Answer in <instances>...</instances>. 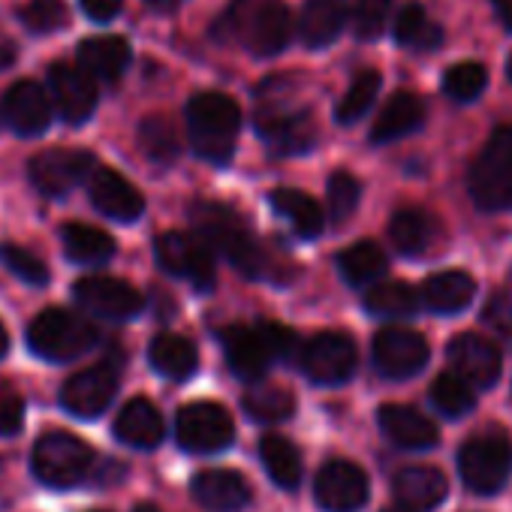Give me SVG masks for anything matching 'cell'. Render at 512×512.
<instances>
[{
	"instance_id": "1",
	"label": "cell",
	"mask_w": 512,
	"mask_h": 512,
	"mask_svg": "<svg viewBox=\"0 0 512 512\" xmlns=\"http://www.w3.org/2000/svg\"><path fill=\"white\" fill-rule=\"evenodd\" d=\"M211 34L220 43L238 40L247 52L269 58L287 49L293 19L284 0H232Z\"/></svg>"
},
{
	"instance_id": "2",
	"label": "cell",
	"mask_w": 512,
	"mask_h": 512,
	"mask_svg": "<svg viewBox=\"0 0 512 512\" xmlns=\"http://www.w3.org/2000/svg\"><path fill=\"white\" fill-rule=\"evenodd\" d=\"M190 220H193L196 238L208 250L220 253L232 269H238L247 278L263 275V269H266L263 247L232 208H226L220 202L199 199L190 205Z\"/></svg>"
},
{
	"instance_id": "3",
	"label": "cell",
	"mask_w": 512,
	"mask_h": 512,
	"mask_svg": "<svg viewBox=\"0 0 512 512\" xmlns=\"http://www.w3.org/2000/svg\"><path fill=\"white\" fill-rule=\"evenodd\" d=\"M241 130V109L232 97L205 91L187 103V133L193 151L208 163H226Z\"/></svg>"
},
{
	"instance_id": "4",
	"label": "cell",
	"mask_w": 512,
	"mask_h": 512,
	"mask_svg": "<svg viewBox=\"0 0 512 512\" xmlns=\"http://www.w3.org/2000/svg\"><path fill=\"white\" fill-rule=\"evenodd\" d=\"M94 344V323L67 308H49L37 314L34 323L28 326V347L46 362H73L85 356Z\"/></svg>"
},
{
	"instance_id": "5",
	"label": "cell",
	"mask_w": 512,
	"mask_h": 512,
	"mask_svg": "<svg viewBox=\"0 0 512 512\" xmlns=\"http://www.w3.org/2000/svg\"><path fill=\"white\" fill-rule=\"evenodd\" d=\"M470 196L482 211H512V127H497L479 151Z\"/></svg>"
},
{
	"instance_id": "6",
	"label": "cell",
	"mask_w": 512,
	"mask_h": 512,
	"mask_svg": "<svg viewBox=\"0 0 512 512\" xmlns=\"http://www.w3.org/2000/svg\"><path fill=\"white\" fill-rule=\"evenodd\" d=\"M94 467V449L67 431H52L37 440L31 452L34 476L49 488H73Z\"/></svg>"
},
{
	"instance_id": "7",
	"label": "cell",
	"mask_w": 512,
	"mask_h": 512,
	"mask_svg": "<svg viewBox=\"0 0 512 512\" xmlns=\"http://www.w3.org/2000/svg\"><path fill=\"white\" fill-rule=\"evenodd\" d=\"M458 473L476 494H497L512 476V443L506 437L479 434L458 452Z\"/></svg>"
},
{
	"instance_id": "8",
	"label": "cell",
	"mask_w": 512,
	"mask_h": 512,
	"mask_svg": "<svg viewBox=\"0 0 512 512\" xmlns=\"http://www.w3.org/2000/svg\"><path fill=\"white\" fill-rule=\"evenodd\" d=\"M154 256L163 272H169L172 278L187 281L190 287L208 293L214 290L217 272H214V256L211 250L187 232H163L154 241Z\"/></svg>"
},
{
	"instance_id": "9",
	"label": "cell",
	"mask_w": 512,
	"mask_h": 512,
	"mask_svg": "<svg viewBox=\"0 0 512 512\" xmlns=\"http://www.w3.org/2000/svg\"><path fill=\"white\" fill-rule=\"evenodd\" d=\"M175 437H178L181 449L208 455V452H220L232 443L235 425H232V416L220 404L196 401V404L181 407V413L175 419Z\"/></svg>"
},
{
	"instance_id": "10",
	"label": "cell",
	"mask_w": 512,
	"mask_h": 512,
	"mask_svg": "<svg viewBox=\"0 0 512 512\" xmlns=\"http://www.w3.org/2000/svg\"><path fill=\"white\" fill-rule=\"evenodd\" d=\"M94 172H97L94 154L79 151V148H49V151H40L37 157H31V163H28L31 184L46 196H67Z\"/></svg>"
},
{
	"instance_id": "11",
	"label": "cell",
	"mask_w": 512,
	"mask_h": 512,
	"mask_svg": "<svg viewBox=\"0 0 512 512\" xmlns=\"http://www.w3.org/2000/svg\"><path fill=\"white\" fill-rule=\"evenodd\" d=\"M359 365V353L350 335L341 332H320L302 350V371L311 383L338 386L353 377Z\"/></svg>"
},
{
	"instance_id": "12",
	"label": "cell",
	"mask_w": 512,
	"mask_h": 512,
	"mask_svg": "<svg viewBox=\"0 0 512 512\" xmlns=\"http://www.w3.org/2000/svg\"><path fill=\"white\" fill-rule=\"evenodd\" d=\"M115 392H118V368L112 362H100L94 368L73 374L61 386V404L76 419H97L106 413Z\"/></svg>"
},
{
	"instance_id": "13",
	"label": "cell",
	"mask_w": 512,
	"mask_h": 512,
	"mask_svg": "<svg viewBox=\"0 0 512 512\" xmlns=\"http://www.w3.org/2000/svg\"><path fill=\"white\" fill-rule=\"evenodd\" d=\"M371 485L359 464L335 458L317 473L314 497L326 512H359L368 503Z\"/></svg>"
},
{
	"instance_id": "14",
	"label": "cell",
	"mask_w": 512,
	"mask_h": 512,
	"mask_svg": "<svg viewBox=\"0 0 512 512\" xmlns=\"http://www.w3.org/2000/svg\"><path fill=\"white\" fill-rule=\"evenodd\" d=\"M73 296L88 314L103 320H133L142 311V296L136 293V287L106 275H91L76 281Z\"/></svg>"
},
{
	"instance_id": "15",
	"label": "cell",
	"mask_w": 512,
	"mask_h": 512,
	"mask_svg": "<svg viewBox=\"0 0 512 512\" xmlns=\"http://www.w3.org/2000/svg\"><path fill=\"white\" fill-rule=\"evenodd\" d=\"M374 365L389 380H410L428 362V344L410 329H383L374 338Z\"/></svg>"
},
{
	"instance_id": "16",
	"label": "cell",
	"mask_w": 512,
	"mask_h": 512,
	"mask_svg": "<svg viewBox=\"0 0 512 512\" xmlns=\"http://www.w3.org/2000/svg\"><path fill=\"white\" fill-rule=\"evenodd\" d=\"M49 94L58 115L67 124H85L97 109V85L94 79L73 64H52L49 70Z\"/></svg>"
},
{
	"instance_id": "17",
	"label": "cell",
	"mask_w": 512,
	"mask_h": 512,
	"mask_svg": "<svg viewBox=\"0 0 512 512\" xmlns=\"http://www.w3.org/2000/svg\"><path fill=\"white\" fill-rule=\"evenodd\" d=\"M256 133H260L275 157L305 154L317 142V130L308 112L293 109H263L256 115Z\"/></svg>"
},
{
	"instance_id": "18",
	"label": "cell",
	"mask_w": 512,
	"mask_h": 512,
	"mask_svg": "<svg viewBox=\"0 0 512 512\" xmlns=\"http://www.w3.org/2000/svg\"><path fill=\"white\" fill-rule=\"evenodd\" d=\"M449 362L461 380H467L473 389H491L500 380L503 359L500 350L479 338V335H458L449 344Z\"/></svg>"
},
{
	"instance_id": "19",
	"label": "cell",
	"mask_w": 512,
	"mask_h": 512,
	"mask_svg": "<svg viewBox=\"0 0 512 512\" xmlns=\"http://www.w3.org/2000/svg\"><path fill=\"white\" fill-rule=\"evenodd\" d=\"M52 106H55V103H52V97L46 94V88H43L40 82L22 79V82H16V85L7 91L4 118H7V124H10L19 136L31 139V136L46 133L49 121H52V112H55Z\"/></svg>"
},
{
	"instance_id": "20",
	"label": "cell",
	"mask_w": 512,
	"mask_h": 512,
	"mask_svg": "<svg viewBox=\"0 0 512 512\" xmlns=\"http://www.w3.org/2000/svg\"><path fill=\"white\" fill-rule=\"evenodd\" d=\"M88 193L94 208L118 223H133L145 211L142 193L115 169H97L88 181Z\"/></svg>"
},
{
	"instance_id": "21",
	"label": "cell",
	"mask_w": 512,
	"mask_h": 512,
	"mask_svg": "<svg viewBox=\"0 0 512 512\" xmlns=\"http://www.w3.org/2000/svg\"><path fill=\"white\" fill-rule=\"evenodd\" d=\"M380 431L401 449H413V452H422V449H434L437 440H440V431L437 425L419 413L416 407H404V404H386L380 407Z\"/></svg>"
},
{
	"instance_id": "22",
	"label": "cell",
	"mask_w": 512,
	"mask_h": 512,
	"mask_svg": "<svg viewBox=\"0 0 512 512\" xmlns=\"http://www.w3.org/2000/svg\"><path fill=\"white\" fill-rule=\"evenodd\" d=\"M220 344H223V353H226V362L232 368V374L244 383H260L272 365L260 335L256 329H247V326H226L220 332Z\"/></svg>"
},
{
	"instance_id": "23",
	"label": "cell",
	"mask_w": 512,
	"mask_h": 512,
	"mask_svg": "<svg viewBox=\"0 0 512 512\" xmlns=\"http://www.w3.org/2000/svg\"><path fill=\"white\" fill-rule=\"evenodd\" d=\"M193 497L208 512H238L250 503V485L235 470H202L193 479Z\"/></svg>"
},
{
	"instance_id": "24",
	"label": "cell",
	"mask_w": 512,
	"mask_h": 512,
	"mask_svg": "<svg viewBox=\"0 0 512 512\" xmlns=\"http://www.w3.org/2000/svg\"><path fill=\"white\" fill-rule=\"evenodd\" d=\"M166 434L160 410L148 398H133L121 407L115 419V437L133 449H154Z\"/></svg>"
},
{
	"instance_id": "25",
	"label": "cell",
	"mask_w": 512,
	"mask_h": 512,
	"mask_svg": "<svg viewBox=\"0 0 512 512\" xmlns=\"http://www.w3.org/2000/svg\"><path fill=\"white\" fill-rule=\"evenodd\" d=\"M79 67L91 76V79H103V82H115L127 73L130 67V43L124 37H88L79 43Z\"/></svg>"
},
{
	"instance_id": "26",
	"label": "cell",
	"mask_w": 512,
	"mask_h": 512,
	"mask_svg": "<svg viewBox=\"0 0 512 512\" xmlns=\"http://www.w3.org/2000/svg\"><path fill=\"white\" fill-rule=\"evenodd\" d=\"M395 497L404 512H431L446 500V476L434 467H407L395 476Z\"/></svg>"
},
{
	"instance_id": "27",
	"label": "cell",
	"mask_w": 512,
	"mask_h": 512,
	"mask_svg": "<svg viewBox=\"0 0 512 512\" xmlns=\"http://www.w3.org/2000/svg\"><path fill=\"white\" fill-rule=\"evenodd\" d=\"M422 308L440 314V317H449V314H458L464 311L473 296H476V284L467 272L461 269H449V272H440V275H431L422 290Z\"/></svg>"
},
{
	"instance_id": "28",
	"label": "cell",
	"mask_w": 512,
	"mask_h": 512,
	"mask_svg": "<svg viewBox=\"0 0 512 512\" xmlns=\"http://www.w3.org/2000/svg\"><path fill=\"white\" fill-rule=\"evenodd\" d=\"M347 4L344 0H308L302 19H299V37L308 49H326L338 40V34L347 25Z\"/></svg>"
},
{
	"instance_id": "29",
	"label": "cell",
	"mask_w": 512,
	"mask_h": 512,
	"mask_svg": "<svg viewBox=\"0 0 512 512\" xmlns=\"http://www.w3.org/2000/svg\"><path fill=\"white\" fill-rule=\"evenodd\" d=\"M422 121H425V103L416 94L398 91L386 103V109L377 115L374 130H371V142L374 145H386V142L404 139V136L416 133L422 127Z\"/></svg>"
},
{
	"instance_id": "30",
	"label": "cell",
	"mask_w": 512,
	"mask_h": 512,
	"mask_svg": "<svg viewBox=\"0 0 512 512\" xmlns=\"http://www.w3.org/2000/svg\"><path fill=\"white\" fill-rule=\"evenodd\" d=\"M64 250L79 266H103L115 256V238L88 223H67L61 229Z\"/></svg>"
},
{
	"instance_id": "31",
	"label": "cell",
	"mask_w": 512,
	"mask_h": 512,
	"mask_svg": "<svg viewBox=\"0 0 512 512\" xmlns=\"http://www.w3.org/2000/svg\"><path fill=\"white\" fill-rule=\"evenodd\" d=\"M148 359L151 368L166 380H187L196 374L199 365L196 347L181 335H157L148 347Z\"/></svg>"
},
{
	"instance_id": "32",
	"label": "cell",
	"mask_w": 512,
	"mask_h": 512,
	"mask_svg": "<svg viewBox=\"0 0 512 512\" xmlns=\"http://www.w3.org/2000/svg\"><path fill=\"white\" fill-rule=\"evenodd\" d=\"M272 208L296 229V235L302 238H317L323 232V208L317 205L314 196L302 193V190H290V187H278L269 196Z\"/></svg>"
},
{
	"instance_id": "33",
	"label": "cell",
	"mask_w": 512,
	"mask_h": 512,
	"mask_svg": "<svg viewBox=\"0 0 512 512\" xmlns=\"http://www.w3.org/2000/svg\"><path fill=\"white\" fill-rule=\"evenodd\" d=\"M338 272L350 287H371L386 275V253L374 241H356L338 256Z\"/></svg>"
},
{
	"instance_id": "34",
	"label": "cell",
	"mask_w": 512,
	"mask_h": 512,
	"mask_svg": "<svg viewBox=\"0 0 512 512\" xmlns=\"http://www.w3.org/2000/svg\"><path fill=\"white\" fill-rule=\"evenodd\" d=\"M241 407L244 413L253 419V422H284L296 413V398L290 389L284 386H275V383H256L253 389L244 392L241 398Z\"/></svg>"
},
{
	"instance_id": "35",
	"label": "cell",
	"mask_w": 512,
	"mask_h": 512,
	"mask_svg": "<svg viewBox=\"0 0 512 512\" xmlns=\"http://www.w3.org/2000/svg\"><path fill=\"white\" fill-rule=\"evenodd\" d=\"M365 308L383 320H407V317L419 314L422 296H419V290H413L404 281H389V284H377L365 296Z\"/></svg>"
},
{
	"instance_id": "36",
	"label": "cell",
	"mask_w": 512,
	"mask_h": 512,
	"mask_svg": "<svg viewBox=\"0 0 512 512\" xmlns=\"http://www.w3.org/2000/svg\"><path fill=\"white\" fill-rule=\"evenodd\" d=\"M260 461H263L266 473L272 476V482L278 488H287L290 491V488L299 485V479H302V455H299V449L287 437H281V434L263 437V443H260Z\"/></svg>"
},
{
	"instance_id": "37",
	"label": "cell",
	"mask_w": 512,
	"mask_h": 512,
	"mask_svg": "<svg viewBox=\"0 0 512 512\" xmlns=\"http://www.w3.org/2000/svg\"><path fill=\"white\" fill-rule=\"evenodd\" d=\"M434 229H437L434 226V217L428 211H422V208H401L389 220V238L407 256L422 253L431 244Z\"/></svg>"
},
{
	"instance_id": "38",
	"label": "cell",
	"mask_w": 512,
	"mask_h": 512,
	"mask_svg": "<svg viewBox=\"0 0 512 512\" xmlns=\"http://www.w3.org/2000/svg\"><path fill=\"white\" fill-rule=\"evenodd\" d=\"M395 40L404 49L434 52L443 43V28L428 19V13H425L422 4H407L398 13V19H395Z\"/></svg>"
},
{
	"instance_id": "39",
	"label": "cell",
	"mask_w": 512,
	"mask_h": 512,
	"mask_svg": "<svg viewBox=\"0 0 512 512\" xmlns=\"http://www.w3.org/2000/svg\"><path fill=\"white\" fill-rule=\"evenodd\" d=\"M431 404L437 407V413L458 419L467 416L476 407V392L467 380H461L458 374H440L431 386Z\"/></svg>"
},
{
	"instance_id": "40",
	"label": "cell",
	"mask_w": 512,
	"mask_h": 512,
	"mask_svg": "<svg viewBox=\"0 0 512 512\" xmlns=\"http://www.w3.org/2000/svg\"><path fill=\"white\" fill-rule=\"evenodd\" d=\"M380 85H383V79H380L377 70L359 73V76L353 79L350 91L344 94V100L338 103L335 121H338V124H356L359 118H365V112L374 106V100H377V94H380Z\"/></svg>"
},
{
	"instance_id": "41",
	"label": "cell",
	"mask_w": 512,
	"mask_h": 512,
	"mask_svg": "<svg viewBox=\"0 0 512 512\" xmlns=\"http://www.w3.org/2000/svg\"><path fill=\"white\" fill-rule=\"evenodd\" d=\"M139 145H142L145 157H151L154 163H172L181 151L175 127L163 115H151L139 124Z\"/></svg>"
},
{
	"instance_id": "42",
	"label": "cell",
	"mask_w": 512,
	"mask_h": 512,
	"mask_svg": "<svg viewBox=\"0 0 512 512\" xmlns=\"http://www.w3.org/2000/svg\"><path fill=\"white\" fill-rule=\"evenodd\" d=\"M488 85V73L482 64L476 61H464V64H455L446 70L443 76V91L446 97H452L455 103H473Z\"/></svg>"
},
{
	"instance_id": "43",
	"label": "cell",
	"mask_w": 512,
	"mask_h": 512,
	"mask_svg": "<svg viewBox=\"0 0 512 512\" xmlns=\"http://www.w3.org/2000/svg\"><path fill=\"white\" fill-rule=\"evenodd\" d=\"M0 263L7 266L10 275H16L19 281L31 284V287H46L49 284V269L40 260L37 253H31L22 244H0Z\"/></svg>"
},
{
	"instance_id": "44",
	"label": "cell",
	"mask_w": 512,
	"mask_h": 512,
	"mask_svg": "<svg viewBox=\"0 0 512 512\" xmlns=\"http://www.w3.org/2000/svg\"><path fill=\"white\" fill-rule=\"evenodd\" d=\"M392 13V0H359L353 10V34L362 43H374L383 37Z\"/></svg>"
},
{
	"instance_id": "45",
	"label": "cell",
	"mask_w": 512,
	"mask_h": 512,
	"mask_svg": "<svg viewBox=\"0 0 512 512\" xmlns=\"http://www.w3.org/2000/svg\"><path fill=\"white\" fill-rule=\"evenodd\" d=\"M359 199H362V184L350 172H335L329 178V211L338 223L359 208Z\"/></svg>"
},
{
	"instance_id": "46",
	"label": "cell",
	"mask_w": 512,
	"mask_h": 512,
	"mask_svg": "<svg viewBox=\"0 0 512 512\" xmlns=\"http://www.w3.org/2000/svg\"><path fill=\"white\" fill-rule=\"evenodd\" d=\"M22 22L34 34H52L67 25V4L64 0H31L22 10Z\"/></svg>"
},
{
	"instance_id": "47",
	"label": "cell",
	"mask_w": 512,
	"mask_h": 512,
	"mask_svg": "<svg viewBox=\"0 0 512 512\" xmlns=\"http://www.w3.org/2000/svg\"><path fill=\"white\" fill-rule=\"evenodd\" d=\"M253 329H256V335H260V341H263L272 362H284V359H290L296 353L299 341H296L293 329H287L281 323H272V320H260Z\"/></svg>"
},
{
	"instance_id": "48",
	"label": "cell",
	"mask_w": 512,
	"mask_h": 512,
	"mask_svg": "<svg viewBox=\"0 0 512 512\" xmlns=\"http://www.w3.org/2000/svg\"><path fill=\"white\" fill-rule=\"evenodd\" d=\"M482 323L494 329L503 338H512V299L509 296H491L482 308Z\"/></svg>"
},
{
	"instance_id": "49",
	"label": "cell",
	"mask_w": 512,
	"mask_h": 512,
	"mask_svg": "<svg viewBox=\"0 0 512 512\" xmlns=\"http://www.w3.org/2000/svg\"><path fill=\"white\" fill-rule=\"evenodd\" d=\"M25 422V404L16 395L0 398V434H16Z\"/></svg>"
},
{
	"instance_id": "50",
	"label": "cell",
	"mask_w": 512,
	"mask_h": 512,
	"mask_svg": "<svg viewBox=\"0 0 512 512\" xmlns=\"http://www.w3.org/2000/svg\"><path fill=\"white\" fill-rule=\"evenodd\" d=\"M79 4L91 22H112L121 13L124 0H79Z\"/></svg>"
},
{
	"instance_id": "51",
	"label": "cell",
	"mask_w": 512,
	"mask_h": 512,
	"mask_svg": "<svg viewBox=\"0 0 512 512\" xmlns=\"http://www.w3.org/2000/svg\"><path fill=\"white\" fill-rule=\"evenodd\" d=\"M16 58H19V46L0 31V70H7V67H13L16 64Z\"/></svg>"
},
{
	"instance_id": "52",
	"label": "cell",
	"mask_w": 512,
	"mask_h": 512,
	"mask_svg": "<svg viewBox=\"0 0 512 512\" xmlns=\"http://www.w3.org/2000/svg\"><path fill=\"white\" fill-rule=\"evenodd\" d=\"M494 4V13L500 16V22L512 31V0H491Z\"/></svg>"
},
{
	"instance_id": "53",
	"label": "cell",
	"mask_w": 512,
	"mask_h": 512,
	"mask_svg": "<svg viewBox=\"0 0 512 512\" xmlns=\"http://www.w3.org/2000/svg\"><path fill=\"white\" fill-rule=\"evenodd\" d=\"M148 7H154V10H175L181 0H145Z\"/></svg>"
},
{
	"instance_id": "54",
	"label": "cell",
	"mask_w": 512,
	"mask_h": 512,
	"mask_svg": "<svg viewBox=\"0 0 512 512\" xmlns=\"http://www.w3.org/2000/svg\"><path fill=\"white\" fill-rule=\"evenodd\" d=\"M7 350H10V335H7V326L0 323V359L7 356Z\"/></svg>"
},
{
	"instance_id": "55",
	"label": "cell",
	"mask_w": 512,
	"mask_h": 512,
	"mask_svg": "<svg viewBox=\"0 0 512 512\" xmlns=\"http://www.w3.org/2000/svg\"><path fill=\"white\" fill-rule=\"evenodd\" d=\"M133 512H160L157 506H151V503H142V506H136Z\"/></svg>"
},
{
	"instance_id": "56",
	"label": "cell",
	"mask_w": 512,
	"mask_h": 512,
	"mask_svg": "<svg viewBox=\"0 0 512 512\" xmlns=\"http://www.w3.org/2000/svg\"><path fill=\"white\" fill-rule=\"evenodd\" d=\"M506 76H509V82H512V55H509V64H506Z\"/></svg>"
},
{
	"instance_id": "57",
	"label": "cell",
	"mask_w": 512,
	"mask_h": 512,
	"mask_svg": "<svg viewBox=\"0 0 512 512\" xmlns=\"http://www.w3.org/2000/svg\"><path fill=\"white\" fill-rule=\"evenodd\" d=\"M0 121H4V106H0Z\"/></svg>"
},
{
	"instance_id": "58",
	"label": "cell",
	"mask_w": 512,
	"mask_h": 512,
	"mask_svg": "<svg viewBox=\"0 0 512 512\" xmlns=\"http://www.w3.org/2000/svg\"><path fill=\"white\" fill-rule=\"evenodd\" d=\"M94 512H106V509H94Z\"/></svg>"
}]
</instances>
